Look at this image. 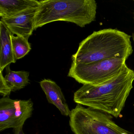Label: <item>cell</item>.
<instances>
[{
  "mask_svg": "<svg viewBox=\"0 0 134 134\" xmlns=\"http://www.w3.org/2000/svg\"><path fill=\"white\" fill-rule=\"evenodd\" d=\"M132 39H133V41H134V33H133V34H132Z\"/></svg>",
  "mask_w": 134,
  "mask_h": 134,
  "instance_id": "15",
  "label": "cell"
},
{
  "mask_svg": "<svg viewBox=\"0 0 134 134\" xmlns=\"http://www.w3.org/2000/svg\"><path fill=\"white\" fill-rule=\"evenodd\" d=\"M40 4V1L37 0H1L0 16L1 18L11 17Z\"/></svg>",
  "mask_w": 134,
  "mask_h": 134,
  "instance_id": "10",
  "label": "cell"
},
{
  "mask_svg": "<svg viewBox=\"0 0 134 134\" xmlns=\"http://www.w3.org/2000/svg\"><path fill=\"white\" fill-rule=\"evenodd\" d=\"M69 117L74 134H131L113 121L111 115L80 104L71 110Z\"/></svg>",
  "mask_w": 134,
  "mask_h": 134,
  "instance_id": "4",
  "label": "cell"
},
{
  "mask_svg": "<svg viewBox=\"0 0 134 134\" xmlns=\"http://www.w3.org/2000/svg\"><path fill=\"white\" fill-rule=\"evenodd\" d=\"M12 42L14 54L16 60L25 57L31 50L29 38L21 36L11 35Z\"/></svg>",
  "mask_w": 134,
  "mask_h": 134,
  "instance_id": "12",
  "label": "cell"
},
{
  "mask_svg": "<svg viewBox=\"0 0 134 134\" xmlns=\"http://www.w3.org/2000/svg\"><path fill=\"white\" fill-rule=\"evenodd\" d=\"M9 65L7 67L4 78L12 92L21 90L30 83L29 72L12 71Z\"/></svg>",
  "mask_w": 134,
  "mask_h": 134,
  "instance_id": "11",
  "label": "cell"
},
{
  "mask_svg": "<svg viewBox=\"0 0 134 134\" xmlns=\"http://www.w3.org/2000/svg\"><path fill=\"white\" fill-rule=\"evenodd\" d=\"M125 61L112 58L89 63H72L67 76L83 85L103 84L120 74L126 65Z\"/></svg>",
  "mask_w": 134,
  "mask_h": 134,
  "instance_id": "5",
  "label": "cell"
},
{
  "mask_svg": "<svg viewBox=\"0 0 134 134\" xmlns=\"http://www.w3.org/2000/svg\"><path fill=\"white\" fill-rule=\"evenodd\" d=\"M131 37L117 29L94 31L80 43L72 63H89L112 58L126 60L133 52Z\"/></svg>",
  "mask_w": 134,
  "mask_h": 134,
  "instance_id": "2",
  "label": "cell"
},
{
  "mask_svg": "<svg viewBox=\"0 0 134 134\" xmlns=\"http://www.w3.org/2000/svg\"><path fill=\"white\" fill-rule=\"evenodd\" d=\"M134 71L125 65L120 74L100 85H83L75 92L77 104L106 113L118 118L133 88Z\"/></svg>",
  "mask_w": 134,
  "mask_h": 134,
  "instance_id": "1",
  "label": "cell"
},
{
  "mask_svg": "<svg viewBox=\"0 0 134 134\" xmlns=\"http://www.w3.org/2000/svg\"><path fill=\"white\" fill-rule=\"evenodd\" d=\"M14 134H25L23 131V127L15 129Z\"/></svg>",
  "mask_w": 134,
  "mask_h": 134,
  "instance_id": "14",
  "label": "cell"
},
{
  "mask_svg": "<svg viewBox=\"0 0 134 134\" xmlns=\"http://www.w3.org/2000/svg\"><path fill=\"white\" fill-rule=\"evenodd\" d=\"M39 6L29 8L8 18H2V21L13 35L29 38L34 29L35 18Z\"/></svg>",
  "mask_w": 134,
  "mask_h": 134,
  "instance_id": "7",
  "label": "cell"
},
{
  "mask_svg": "<svg viewBox=\"0 0 134 134\" xmlns=\"http://www.w3.org/2000/svg\"><path fill=\"white\" fill-rule=\"evenodd\" d=\"M12 34L5 24L0 21V71L2 72L11 63L16 62L12 42Z\"/></svg>",
  "mask_w": 134,
  "mask_h": 134,
  "instance_id": "9",
  "label": "cell"
},
{
  "mask_svg": "<svg viewBox=\"0 0 134 134\" xmlns=\"http://www.w3.org/2000/svg\"><path fill=\"white\" fill-rule=\"evenodd\" d=\"M40 3L35 30L56 21L72 23L83 28L96 20L94 0H42Z\"/></svg>",
  "mask_w": 134,
  "mask_h": 134,
  "instance_id": "3",
  "label": "cell"
},
{
  "mask_svg": "<svg viewBox=\"0 0 134 134\" xmlns=\"http://www.w3.org/2000/svg\"><path fill=\"white\" fill-rule=\"evenodd\" d=\"M0 72V94L3 97H9L12 91L7 83L2 71Z\"/></svg>",
  "mask_w": 134,
  "mask_h": 134,
  "instance_id": "13",
  "label": "cell"
},
{
  "mask_svg": "<svg viewBox=\"0 0 134 134\" xmlns=\"http://www.w3.org/2000/svg\"><path fill=\"white\" fill-rule=\"evenodd\" d=\"M40 85L48 102L56 107L62 115L70 116L71 110L69 108L61 88L55 81L50 79L42 80Z\"/></svg>",
  "mask_w": 134,
  "mask_h": 134,
  "instance_id": "8",
  "label": "cell"
},
{
  "mask_svg": "<svg viewBox=\"0 0 134 134\" xmlns=\"http://www.w3.org/2000/svg\"><path fill=\"white\" fill-rule=\"evenodd\" d=\"M34 103L31 99H14L9 97L0 99V131L23 127L32 116Z\"/></svg>",
  "mask_w": 134,
  "mask_h": 134,
  "instance_id": "6",
  "label": "cell"
}]
</instances>
